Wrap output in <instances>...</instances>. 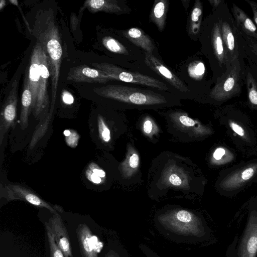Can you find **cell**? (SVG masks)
<instances>
[{
	"label": "cell",
	"instance_id": "obj_1",
	"mask_svg": "<svg viewBox=\"0 0 257 257\" xmlns=\"http://www.w3.org/2000/svg\"><path fill=\"white\" fill-rule=\"evenodd\" d=\"M157 220L164 232L176 237L199 241L210 237V229L203 218L186 209L166 211L158 215Z\"/></svg>",
	"mask_w": 257,
	"mask_h": 257
},
{
	"label": "cell",
	"instance_id": "obj_2",
	"mask_svg": "<svg viewBox=\"0 0 257 257\" xmlns=\"http://www.w3.org/2000/svg\"><path fill=\"white\" fill-rule=\"evenodd\" d=\"M99 96L123 105L124 108H154L170 104L167 98L156 92L121 85L109 84L95 88Z\"/></svg>",
	"mask_w": 257,
	"mask_h": 257
},
{
	"label": "cell",
	"instance_id": "obj_3",
	"mask_svg": "<svg viewBox=\"0 0 257 257\" xmlns=\"http://www.w3.org/2000/svg\"><path fill=\"white\" fill-rule=\"evenodd\" d=\"M44 24V29H41L40 31L37 29V38L48 54L52 75V99L50 111L52 112L56 99L62 49L58 29L52 17H47Z\"/></svg>",
	"mask_w": 257,
	"mask_h": 257
},
{
	"label": "cell",
	"instance_id": "obj_4",
	"mask_svg": "<svg viewBox=\"0 0 257 257\" xmlns=\"http://www.w3.org/2000/svg\"><path fill=\"white\" fill-rule=\"evenodd\" d=\"M245 59L243 57L228 64L225 72L210 90L209 98L221 103L241 94L245 82Z\"/></svg>",
	"mask_w": 257,
	"mask_h": 257
},
{
	"label": "cell",
	"instance_id": "obj_5",
	"mask_svg": "<svg viewBox=\"0 0 257 257\" xmlns=\"http://www.w3.org/2000/svg\"><path fill=\"white\" fill-rule=\"evenodd\" d=\"M228 65L239 57L244 58L243 38L225 1L217 9Z\"/></svg>",
	"mask_w": 257,
	"mask_h": 257
},
{
	"label": "cell",
	"instance_id": "obj_6",
	"mask_svg": "<svg viewBox=\"0 0 257 257\" xmlns=\"http://www.w3.org/2000/svg\"><path fill=\"white\" fill-rule=\"evenodd\" d=\"M206 28L207 52L214 72L215 83L225 72L228 65L217 9L213 10Z\"/></svg>",
	"mask_w": 257,
	"mask_h": 257
},
{
	"label": "cell",
	"instance_id": "obj_7",
	"mask_svg": "<svg viewBox=\"0 0 257 257\" xmlns=\"http://www.w3.org/2000/svg\"><path fill=\"white\" fill-rule=\"evenodd\" d=\"M167 118L169 131L184 142L197 140L210 132L198 121L182 111L169 112Z\"/></svg>",
	"mask_w": 257,
	"mask_h": 257
},
{
	"label": "cell",
	"instance_id": "obj_8",
	"mask_svg": "<svg viewBox=\"0 0 257 257\" xmlns=\"http://www.w3.org/2000/svg\"><path fill=\"white\" fill-rule=\"evenodd\" d=\"M91 64L114 80L146 85L162 90H168L169 89L166 84L159 80L144 74L127 71L111 64L102 62L93 63Z\"/></svg>",
	"mask_w": 257,
	"mask_h": 257
},
{
	"label": "cell",
	"instance_id": "obj_9",
	"mask_svg": "<svg viewBox=\"0 0 257 257\" xmlns=\"http://www.w3.org/2000/svg\"><path fill=\"white\" fill-rule=\"evenodd\" d=\"M1 196L8 201L20 200L34 206L45 208L53 214H58L57 211L63 212L60 207L54 206L42 199L29 189L19 185L8 184L1 187Z\"/></svg>",
	"mask_w": 257,
	"mask_h": 257
},
{
	"label": "cell",
	"instance_id": "obj_10",
	"mask_svg": "<svg viewBox=\"0 0 257 257\" xmlns=\"http://www.w3.org/2000/svg\"><path fill=\"white\" fill-rule=\"evenodd\" d=\"M238 257H256L257 255V211L252 210L239 243Z\"/></svg>",
	"mask_w": 257,
	"mask_h": 257
},
{
	"label": "cell",
	"instance_id": "obj_11",
	"mask_svg": "<svg viewBox=\"0 0 257 257\" xmlns=\"http://www.w3.org/2000/svg\"><path fill=\"white\" fill-rule=\"evenodd\" d=\"M42 46L38 41L32 51L29 69L28 80L32 94V111L34 115L36 113L40 101L41 85L40 58Z\"/></svg>",
	"mask_w": 257,
	"mask_h": 257
},
{
	"label": "cell",
	"instance_id": "obj_12",
	"mask_svg": "<svg viewBox=\"0 0 257 257\" xmlns=\"http://www.w3.org/2000/svg\"><path fill=\"white\" fill-rule=\"evenodd\" d=\"M18 82L15 81L1 111L0 119V144L6 134L13 126L17 118Z\"/></svg>",
	"mask_w": 257,
	"mask_h": 257
},
{
	"label": "cell",
	"instance_id": "obj_13",
	"mask_svg": "<svg viewBox=\"0 0 257 257\" xmlns=\"http://www.w3.org/2000/svg\"><path fill=\"white\" fill-rule=\"evenodd\" d=\"M82 257H98L103 243L86 223L79 224L76 230Z\"/></svg>",
	"mask_w": 257,
	"mask_h": 257
},
{
	"label": "cell",
	"instance_id": "obj_14",
	"mask_svg": "<svg viewBox=\"0 0 257 257\" xmlns=\"http://www.w3.org/2000/svg\"><path fill=\"white\" fill-rule=\"evenodd\" d=\"M67 79L75 82L102 84L114 80L102 71L85 65L71 68L67 75Z\"/></svg>",
	"mask_w": 257,
	"mask_h": 257
},
{
	"label": "cell",
	"instance_id": "obj_15",
	"mask_svg": "<svg viewBox=\"0 0 257 257\" xmlns=\"http://www.w3.org/2000/svg\"><path fill=\"white\" fill-rule=\"evenodd\" d=\"M50 228L55 240L65 257H73L72 247L68 231L61 216L53 214L46 222Z\"/></svg>",
	"mask_w": 257,
	"mask_h": 257
},
{
	"label": "cell",
	"instance_id": "obj_16",
	"mask_svg": "<svg viewBox=\"0 0 257 257\" xmlns=\"http://www.w3.org/2000/svg\"><path fill=\"white\" fill-rule=\"evenodd\" d=\"M145 62L155 72L181 92L188 91L183 82L152 54L146 52Z\"/></svg>",
	"mask_w": 257,
	"mask_h": 257
},
{
	"label": "cell",
	"instance_id": "obj_17",
	"mask_svg": "<svg viewBox=\"0 0 257 257\" xmlns=\"http://www.w3.org/2000/svg\"><path fill=\"white\" fill-rule=\"evenodd\" d=\"M230 12L238 29L246 35L257 41V26L253 20L234 3L232 4Z\"/></svg>",
	"mask_w": 257,
	"mask_h": 257
},
{
	"label": "cell",
	"instance_id": "obj_18",
	"mask_svg": "<svg viewBox=\"0 0 257 257\" xmlns=\"http://www.w3.org/2000/svg\"><path fill=\"white\" fill-rule=\"evenodd\" d=\"M244 84L249 104L257 109V68L252 64L246 63Z\"/></svg>",
	"mask_w": 257,
	"mask_h": 257
},
{
	"label": "cell",
	"instance_id": "obj_19",
	"mask_svg": "<svg viewBox=\"0 0 257 257\" xmlns=\"http://www.w3.org/2000/svg\"><path fill=\"white\" fill-rule=\"evenodd\" d=\"M123 36L136 46L143 49L147 53L152 54L155 46L151 38L142 29L132 28L122 32Z\"/></svg>",
	"mask_w": 257,
	"mask_h": 257
},
{
	"label": "cell",
	"instance_id": "obj_20",
	"mask_svg": "<svg viewBox=\"0 0 257 257\" xmlns=\"http://www.w3.org/2000/svg\"><path fill=\"white\" fill-rule=\"evenodd\" d=\"M32 94L29 83L28 75L26 74L21 99L20 124L23 130H25L28 126V117L32 111Z\"/></svg>",
	"mask_w": 257,
	"mask_h": 257
},
{
	"label": "cell",
	"instance_id": "obj_21",
	"mask_svg": "<svg viewBox=\"0 0 257 257\" xmlns=\"http://www.w3.org/2000/svg\"><path fill=\"white\" fill-rule=\"evenodd\" d=\"M84 6L92 13L98 12L117 15L122 13L121 7L115 0H87Z\"/></svg>",
	"mask_w": 257,
	"mask_h": 257
},
{
	"label": "cell",
	"instance_id": "obj_22",
	"mask_svg": "<svg viewBox=\"0 0 257 257\" xmlns=\"http://www.w3.org/2000/svg\"><path fill=\"white\" fill-rule=\"evenodd\" d=\"M168 6L166 0L156 1L151 12L150 20L160 31L164 30L165 25Z\"/></svg>",
	"mask_w": 257,
	"mask_h": 257
},
{
	"label": "cell",
	"instance_id": "obj_23",
	"mask_svg": "<svg viewBox=\"0 0 257 257\" xmlns=\"http://www.w3.org/2000/svg\"><path fill=\"white\" fill-rule=\"evenodd\" d=\"M140 158L138 154L133 148L128 151L127 157L121 166L122 175L125 177H131L139 169Z\"/></svg>",
	"mask_w": 257,
	"mask_h": 257
},
{
	"label": "cell",
	"instance_id": "obj_24",
	"mask_svg": "<svg viewBox=\"0 0 257 257\" xmlns=\"http://www.w3.org/2000/svg\"><path fill=\"white\" fill-rule=\"evenodd\" d=\"M239 31L243 38L244 58L257 68V41Z\"/></svg>",
	"mask_w": 257,
	"mask_h": 257
},
{
	"label": "cell",
	"instance_id": "obj_25",
	"mask_svg": "<svg viewBox=\"0 0 257 257\" xmlns=\"http://www.w3.org/2000/svg\"><path fill=\"white\" fill-rule=\"evenodd\" d=\"M255 168L248 167L241 172L231 176L223 183V186L225 188H233L240 185L250 179L254 175Z\"/></svg>",
	"mask_w": 257,
	"mask_h": 257
},
{
	"label": "cell",
	"instance_id": "obj_26",
	"mask_svg": "<svg viewBox=\"0 0 257 257\" xmlns=\"http://www.w3.org/2000/svg\"><path fill=\"white\" fill-rule=\"evenodd\" d=\"M202 16V6L199 1H196L192 11L190 17V30L196 35L200 31Z\"/></svg>",
	"mask_w": 257,
	"mask_h": 257
},
{
	"label": "cell",
	"instance_id": "obj_27",
	"mask_svg": "<svg viewBox=\"0 0 257 257\" xmlns=\"http://www.w3.org/2000/svg\"><path fill=\"white\" fill-rule=\"evenodd\" d=\"M103 46L109 51L117 54L127 55L126 48L117 40L111 37H105L102 39Z\"/></svg>",
	"mask_w": 257,
	"mask_h": 257
},
{
	"label": "cell",
	"instance_id": "obj_28",
	"mask_svg": "<svg viewBox=\"0 0 257 257\" xmlns=\"http://www.w3.org/2000/svg\"><path fill=\"white\" fill-rule=\"evenodd\" d=\"M45 227L50 248V257H65L58 246L50 228L46 222Z\"/></svg>",
	"mask_w": 257,
	"mask_h": 257
},
{
	"label": "cell",
	"instance_id": "obj_29",
	"mask_svg": "<svg viewBox=\"0 0 257 257\" xmlns=\"http://www.w3.org/2000/svg\"><path fill=\"white\" fill-rule=\"evenodd\" d=\"M97 124L98 135L100 139L103 143H110L111 139L110 130L101 115H98V116Z\"/></svg>",
	"mask_w": 257,
	"mask_h": 257
},
{
	"label": "cell",
	"instance_id": "obj_30",
	"mask_svg": "<svg viewBox=\"0 0 257 257\" xmlns=\"http://www.w3.org/2000/svg\"><path fill=\"white\" fill-rule=\"evenodd\" d=\"M143 131L146 135L151 138L155 133L158 132V128L151 118L147 116L143 121Z\"/></svg>",
	"mask_w": 257,
	"mask_h": 257
},
{
	"label": "cell",
	"instance_id": "obj_31",
	"mask_svg": "<svg viewBox=\"0 0 257 257\" xmlns=\"http://www.w3.org/2000/svg\"><path fill=\"white\" fill-rule=\"evenodd\" d=\"M204 71V65L200 63L194 65L190 69V74L193 76H197V78L202 76Z\"/></svg>",
	"mask_w": 257,
	"mask_h": 257
},
{
	"label": "cell",
	"instance_id": "obj_32",
	"mask_svg": "<svg viewBox=\"0 0 257 257\" xmlns=\"http://www.w3.org/2000/svg\"><path fill=\"white\" fill-rule=\"evenodd\" d=\"M86 176L88 180L95 184H99L102 181V178L92 172L87 168L86 171Z\"/></svg>",
	"mask_w": 257,
	"mask_h": 257
},
{
	"label": "cell",
	"instance_id": "obj_33",
	"mask_svg": "<svg viewBox=\"0 0 257 257\" xmlns=\"http://www.w3.org/2000/svg\"><path fill=\"white\" fill-rule=\"evenodd\" d=\"M88 168L101 178H103L105 177V172L93 163L90 164Z\"/></svg>",
	"mask_w": 257,
	"mask_h": 257
},
{
	"label": "cell",
	"instance_id": "obj_34",
	"mask_svg": "<svg viewBox=\"0 0 257 257\" xmlns=\"http://www.w3.org/2000/svg\"><path fill=\"white\" fill-rule=\"evenodd\" d=\"M229 125L231 129L235 133L238 134L239 136L241 137H243L245 135V132L242 127L238 125L237 123H235L234 121H230Z\"/></svg>",
	"mask_w": 257,
	"mask_h": 257
},
{
	"label": "cell",
	"instance_id": "obj_35",
	"mask_svg": "<svg viewBox=\"0 0 257 257\" xmlns=\"http://www.w3.org/2000/svg\"><path fill=\"white\" fill-rule=\"evenodd\" d=\"M245 1L251 8L253 14V21L257 26V3L250 0H245Z\"/></svg>",
	"mask_w": 257,
	"mask_h": 257
},
{
	"label": "cell",
	"instance_id": "obj_36",
	"mask_svg": "<svg viewBox=\"0 0 257 257\" xmlns=\"http://www.w3.org/2000/svg\"><path fill=\"white\" fill-rule=\"evenodd\" d=\"M104 257H129L126 251L124 249L122 253H120L113 249H110L105 254Z\"/></svg>",
	"mask_w": 257,
	"mask_h": 257
},
{
	"label": "cell",
	"instance_id": "obj_37",
	"mask_svg": "<svg viewBox=\"0 0 257 257\" xmlns=\"http://www.w3.org/2000/svg\"><path fill=\"white\" fill-rule=\"evenodd\" d=\"M62 98L63 101L67 104H71L74 101V98L72 95L66 90L63 91Z\"/></svg>",
	"mask_w": 257,
	"mask_h": 257
},
{
	"label": "cell",
	"instance_id": "obj_38",
	"mask_svg": "<svg viewBox=\"0 0 257 257\" xmlns=\"http://www.w3.org/2000/svg\"><path fill=\"white\" fill-rule=\"evenodd\" d=\"M225 150L222 148H218L214 151L213 157L216 160H220L225 155Z\"/></svg>",
	"mask_w": 257,
	"mask_h": 257
},
{
	"label": "cell",
	"instance_id": "obj_39",
	"mask_svg": "<svg viewBox=\"0 0 257 257\" xmlns=\"http://www.w3.org/2000/svg\"><path fill=\"white\" fill-rule=\"evenodd\" d=\"M209 3L213 8V10H216L221 4H222L224 0H209Z\"/></svg>",
	"mask_w": 257,
	"mask_h": 257
}]
</instances>
